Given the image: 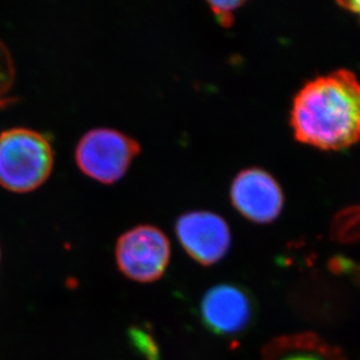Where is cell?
Returning <instances> with one entry per match:
<instances>
[{
  "mask_svg": "<svg viewBox=\"0 0 360 360\" xmlns=\"http://www.w3.org/2000/svg\"><path fill=\"white\" fill-rule=\"evenodd\" d=\"M262 360H343L338 351L314 335L282 337L269 344Z\"/></svg>",
  "mask_w": 360,
  "mask_h": 360,
  "instance_id": "ba28073f",
  "label": "cell"
},
{
  "mask_svg": "<svg viewBox=\"0 0 360 360\" xmlns=\"http://www.w3.org/2000/svg\"><path fill=\"white\" fill-rule=\"evenodd\" d=\"M231 202L239 214L257 224L276 221L283 207V193L276 179L260 168L241 170L231 184Z\"/></svg>",
  "mask_w": 360,
  "mask_h": 360,
  "instance_id": "8992f818",
  "label": "cell"
},
{
  "mask_svg": "<svg viewBox=\"0 0 360 360\" xmlns=\"http://www.w3.org/2000/svg\"><path fill=\"white\" fill-rule=\"evenodd\" d=\"M141 146L134 138L112 127H95L81 136L75 159L79 169L103 184L124 176Z\"/></svg>",
  "mask_w": 360,
  "mask_h": 360,
  "instance_id": "3957f363",
  "label": "cell"
},
{
  "mask_svg": "<svg viewBox=\"0 0 360 360\" xmlns=\"http://www.w3.org/2000/svg\"><path fill=\"white\" fill-rule=\"evenodd\" d=\"M54 152L44 133L28 127L0 132V186L15 193L40 187L51 175Z\"/></svg>",
  "mask_w": 360,
  "mask_h": 360,
  "instance_id": "7a4b0ae2",
  "label": "cell"
},
{
  "mask_svg": "<svg viewBox=\"0 0 360 360\" xmlns=\"http://www.w3.org/2000/svg\"><path fill=\"white\" fill-rule=\"evenodd\" d=\"M295 139L322 150H345L360 141V82L338 69L307 82L292 101Z\"/></svg>",
  "mask_w": 360,
  "mask_h": 360,
  "instance_id": "6da1fadb",
  "label": "cell"
},
{
  "mask_svg": "<svg viewBox=\"0 0 360 360\" xmlns=\"http://www.w3.org/2000/svg\"><path fill=\"white\" fill-rule=\"evenodd\" d=\"M15 79L13 58L10 49L0 39V109L15 101V97H10L11 88Z\"/></svg>",
  "mask_w": 360,
  "mask_h": 360,
  "instance_id": "30bf717a",
  "label": "cell"
},
{
  "mask_svg": "<svg viewBox=\"0 0 360 360\" xmlns=\"http://www.w3.org/2000/svg\"><path fill=\"white\" fill-rule=\"evenodd\" d=\"M244 4L245 1H209L207 5L219 25L230 28L235 22L236 12Z\"/></svg>",
  "mask_w": 360,
  "mask_h": 360,
  "instance_id": "8fae6325",
  "label": "cell"
},
{
  "mask_svg": "<svg viewBox=\"0 0 360 360\" xmlns=\"http://www.w3.org/2000/svg\"><path fill=\"white\" fill-rule=\"evenodd\" d=\"M177 238L184 251L202 265H214L224 258L231 246V231L219 214L191 211L177 218Z\"/></svg>",
  "mask_w": 360,
  "mask_h": 360,
  "instance_id": "5b68a950",
  "label": "cell"
},
{
  "mask_svg": "<svg viewBox=\"0 0 360 360\" xmlns=\"http://www.w3.org/2000/svg\"><path fill=\"white\" fill-rule=\"evenodd\" d=\"M331 236L340 243L360 240V205L344 207L333 216Z\"/></svg>",
  "mask_w": 360,
  "mask_h": 360,
  "instance_id": "9c48e42d",
  "label": "cell"
},
{
  "mask_svg": "<svg viewBox=\"0 0 360 360\" xmlns=\"http://www.w3.org/2000/svg\"><path fill=\"white\" fill-rule=\"evenodd\" d=\"M205 324L219 335H233L248 326L251 304L248 296L235 285H219L204 295L200 306Z\"/></svg>",
  "mask_w": 360,
  "mask_h": 360,
  "instance_id": "52a82bcc",
  "label": "cell"
},
{
  "mask_svg": "<svg viewBox=\"0 0 360 360\" xmlns=\"http://www.w3.org/2000/svg\"><path fill=\"white\" fill-rule=\"evenodd\" d=\"M120 272L141 283L157 281L163 276L170 259V241L160 229L139 224L118 237L115 248Z\"/></svg>",
  "mask_w": 360,
  "mask_h": 360,
  "instance_id": "277c9868",
  "label": "cell"
},
{
  "mask_svg": "<svg viewBox=\"0 0 360 360\" xmlns=\"http://www.w3.org/2000/svg\"><path fill=\"white\" fill-rule=\"evenodd\" d=\"M337 4L344 10L349 11L351 13H354V15H357L360 21V1H340V3Z\"/></svg>",
  "mask_w": 360,
  "mask_h": 360,
  "instance_id": "7c38bea8",
  "label": "cell"
}]
</instances>
